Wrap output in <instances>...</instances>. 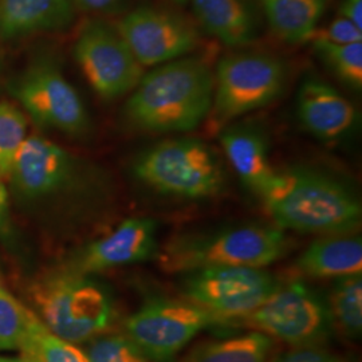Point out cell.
<instances>
[{
  "mask_svg": "<svg viewBox=\"0 0 362 362\" xmlns=\"http://www.w3.org/2000/svg\"><path fill=\"white\" fill-rule=\"evenodd\" d=\"M258 196L281 230L341 235L361 226L358 197L344 182L315 169L274 170Z\"/></svg>",
  "mask_w": 362,
  "mask_h": 362,
  "instance_id": "1",
  "label": "cell"
},
{
  "mask_svg": "<svg viewBox=\"0 0 362 362\" xmlns=\"http://www.w3.org/2000/svg\"><path fill=\"white\" fill-rule=\"evenodd\" d=\"M214 71L206 61L182 57L144 74L125 105V118L149 133H185L207 119Z\"/></svg>",
  "mask_w": 362,
  "mask_h": 362,
  "instance_id": "2",
  "label": "cell"
},
{
  "mask_svg": "<svg viewBox=\"0 0 362 362\" xmlns=\"http://www.w3.org/2000/svg\"><path fill=\"white\" fill-rule=\"evenodd\" d=\"M288 240L279 227L246 224L215 233L182 235L170 240L160 255L170 272L208 267L263 269L282 258Z\"/></svg>",
  "mask_w": 362,
  "mask_h": 362,
  "instance_id": "3",
  "label": "cell"
},
{
  "mask_svg": "<svg viewBox=\"0 0 362 362\" xmlns=\"http://www.w3.org/2000/svg\"><path fill=\"white\" fill-rule=\"evenodd\" d=\"M133 172L158 194L194 200L219 194L227 181L216 151L191 137L168 139L145 149L136 158Z\"/></svg>",
  "mask_w": 362,
  "mask_h": 362,
  "instance_id": "4",
  "label": "cell"
},
{
  "mask_svg": "<svg viewBox=\"0 0 362 362\" xmlns=\"http://www.w3.org/2000/svg\"><path fill=\"white\" fill-rule=\"evenodd\" d=\"M33 300L45 326L71 344L93 339L113 321L110 298L73 269L40 279L33 287Z\"/></svg>",
  "mask_w": 362,
  "mask_h": 362,
  "instance_id": "5",
  "label": "cell"
},
{
  "mask_svg": "<svg viewBox=\"0 0 362 362\" xmlns=\"http://www.w3.org/2000/svg\"><path fill=\"white\" fill-rule=\"evenodd\" d=\"M287 70L281 59L240 52L220 59L214 73V97L208 121L220 132L236 118L275 101L285 89Z\"/></svg>",
  "mask_w": 362,
  "mask_h": 362,
  "instance_id": "6",
  "label": "cell"
},
{
  "mask_svg": "<svg viewBox=\"0 0 362 362\" xmlns=\"http://www.w3.org/2000/svg\"><path fill=\"white\" fill-rule=\"evenodd\" d=\"M240 320L296 348L321 345L334 327L327 300L300 279L279 286L258 309Z\"/></svg>",
  "mask_w": 362,
  "mask_h": 362,
  "instance_id": "7",
  "label": "cell"
},
{
  "mask_svg": "<svg viewBox=\"0 0 362 362\" xmlns=\"http://www.w3.org/2000/svg\"><path fill=\"white\" fill-rule=\"evenodd\" d=\"M279 286V279L263 269L208 267L185 272L181 293L220 324L240 320L258 309Z\"/></svg>",
  "mask_w": 362,
  "mask_h": 362,
  "instance_id": "8",
  "label": "cell"
},
{
  "mask_svg": "<svg viewBox=\"0 0 362 362\" xmlns=\"http://www.w3.org/2000/svg\"><path fill=\"white\" fill-rule=\"evenodd\" d=\"M219 321L188 300L151 298L125 322V336L149 361L170 362L194 337Z\"/></svg>",
  "mask_w": 362,
  "mask_h": 362,
  "instance_id": "9",
  "label": "cell"
},
{
  "mask_svg": "<svg viewBox=\"0 0 362 362\" xmlns=\"http://www.w3.org/2000/svg\"><path fill=\"white\" fill-rule=\"evenodd\" d=\"M74 57L93 90L104 100H116L139 85L144 66L117 30L100 22L85 27L74 46Z\"/></svg>",
  "mask_w": 362,
  "mask_h": 362,
  "instance_id": "10",
  "label": "cell"
},
{
  "mask_svg": "<svg viewBox=\"0 0 362 362\" xmlns=\"http://www.w3.org/2000/svg\"><path fill=\"white\" fill-rule=\"evenodd\" d=\"M117 33L144 67L187 57L199 43V33L180 15L153 7H139L125 15Z\"/></svg>",
  "mask_w": 362,
  "mask_h": 362,
  "instance_id": "11",
  "label": "cell"
},
{
  "mask_svg": "<svg viewBox=\"0 0 362 362\" xmlns=\"http://www.w3.org/2000/svg\"><path fill=\"white\" fill-rule=\"evenodd\" d=\"M13 94L31 118L45 128L81 136L90 127L79 94L54 66L38 65L28 70Z\"/></svg>",
  "mask_w": 362,
  "mask_h": 362,
  "instance_id": "12",
  "label": "cell"
},
{
  "mask_svg": "<svg viewBox=\"0 0 362 362\" xmlns=\"http://www.w3.org/2000/svg\"><path fill=\"white\" fill-rule=\"evenodd\" d=\"M77 160L65 149L38 136L26 137L15 156L10 177L28 197L54 194L77 176Z\"/></svg>",
  "mask_w": 362,
  "mask_h": 362,
  "instance_id": "13",
  "label": "cell"
},
{
  "mask_svg": "<svg viewBox=\"0 0 362 362\" xmlns=\"http://www.w3.org/2000/svg\"><path fill=\"white\" fill-rule=\"evenodd\" d=\"M158 255L157 224L149 218L124 220L113 233L86 247L78 255L73 270L100 272L140 263Z\"/></svg>",
  "mask_w": 362,
  "mask_h": 362,
  "instance_id": "14",
  "label": "cell"
},
{
  "mask_svg": "<svg viewBox=\"0 0 362 362\" xmlns=\"http://www.w3.org/2000/svg\"><path fill=\"white\" fill-rule=\"evenodd\" d=\"M302 127L322 141H337L356 128L358 112L349 100L318 78L305 79L298 90Z\"/></svg>",
  "mask_w": 362,
  "mask_h": 362,
  "instance_id": "15",
  "label": "cell"
},
{
  "mask_svg": "<svg viewBox=\"0 0 362 362\" xmlns=\"http://www.w3.org/2000/svg\"><path fill=\"white\" fill-rule=\"evenodd\" d=\"M220 144L240 180L252 192L260 194L275 170L269 158L264 137L252 128L233 127L220 133Z\"/></svg>",
  "mask_w": 362,
  "mask_h": 362,
  "instance_id": "16",
  "label": "cell"
},
{
  "mask_svg": "<svg viewBox=\"0 0 362 362\" xmlns=\"http://www.w3.org/2000/svg\"><path fill=\"white\" fill-rule=\"evenodd\" d=\"M297 267L311 278H342L361 274V238L349 233L321 238L305 250L298 259Z\"/></svg>",
  "mask_w": 362,
  "mask_h": 362,
  "instance_id": "17",
  "label": "cell"
},
{
  "mask_svg": "<svg viewBox=\"0 0 362 362\" xmlns=\"http://www.w3.org/2000/svg\"><path fill=\"white\" fill-rule=\"evenodd\" d=\"M73 0H0V34L13 38L69 25Z\"/></svg>",
  "mask_w": 362,
  "mask_h": 362,
  "instance_id": "18",
  "label": "cell"
},
{
  "mask_svg": "<svg viewBox=\"0 0 362 362\" xmlns=\"http://www.w3.org/2000/svg\"><path fill=\"white\" fill-rule=\"evenodd\" d=\"M199 23L230 47H242L257 37L254 15L246 0H192Z\"/></svg>",
  "mask_w": 362,
  "mask_h": 362,
  "instance_id": "19",
  "label": "cell"
},
{
  "mask_svg": "<svg viewBox=\"0 0 362 362\" xmlns=\"http://www.w3.org/2000/svg\"><path fill=\"white\" fill-rule=\"evenodd\" d=\"M272 33L298 45L310 40L322 18L327 0H260Z\"/></svg>",
  "mask_w": 362,
  "mask_h": 362,
  "instance_id": "20",
  "label": "cell"
},
{
  "mask_svg": "<svg viewBox=\"0 0 362 362\" xmlns=\"http://www.w3.org/2000/svg\"><path fill=\"white\" fill-rule=\"evenodd\" d=\"M272 348V337L252 332L203 344L194 348L184 362H267Z\"/></svg>",
  "mask_w": 362,
  "mask_h": 362,
  "instance_id": "21",
  "label": "cell"
},
{
  "mask_svg": "<svg viewBox=\"0 0 362 362\" xmlns=\"http://www.w3.org/2000/svg\"><path fill=\"white\" fill-rule=\"evenodd\" d=\"M19 350L26 362H89L86 353L55 336L31 310Z\"/></svg>",
  "mask_w": 362,
  "mask_h": 362,
  "instance_id": "22",
  "label": "cell"
},
{
  "mask_svg": "<svg viewBox=\"0 0 362 362\" xmlns=\"http://www.w3.org/2000/svg\"><path fill=\"white\" fill-rule=\"evenodd\" d=\"M333 324L351 338L361 336L362 276L361 274L337 278L336 285L327 300Z\"/></svg>",
  "mask_w": 362,
  "mask_h": 362,
  "instance_id": "23",
  "label": "cell"
},
{
  "mask_svg": "<svg viewBox=\"0 0 362 362\" xmlns=\"http://www.w3.org/2000/svg\"><path fill=\"white\" fill-rule=\"evenodd\" d=\"M317 55L333 74L356 90L362 89V42L337 45L322 39H313Z\"/></svg>",
  "mask_w": 362,
  "mask_h": 362,
  "instance_id": "24",
  "label": "cell"
},
{
  "mask_svg": "<svg viewBox=\"0 0 362 362\" xmlns=\"http://www.w3.org/2000/svg\"><path fill=\"white\" fill-rule=\"evenodd\" d=\"M26 118L15 106L0 104V177H8L13 158L26 140Z\"/></svg>",
  "mask_w": 362,
  "mask_h": 362,
  "instance_id": "25",
  "label": "cell"
},
{
  "mask_svg": "<svg viewBox=\"0 0 362 362\" xmlns=\"http://www.w3.org/2000/svg\"><path fill=\"white\" fill-rule=\"evenodd\" d=\"M30 309L0 285V350L19 349Z\"/></svg>",
  "mask_w": 362,
  "mask_h": 362,
  "instance_id": "26",
  "label": "cell"
},
{
  "mask_svg": "<svg viewBox=\"0 0 362 362\" xmlns=\"http://www.w3.org/2000/svg\"><path fill=\"white\" fill-rule=\"evenodd\" d=\"M89 362H149L127 336H106L91 341L86 351Z\"/></svg>",
  "mask_w": 362,
  "mask_h": 362,
  "instance_id": "27",
  "label": "cell"
},
{
  "mask_svg": "<svg viewBox=\"0 0 362 362\" xmlns=\"http://www.w3.org/2000/svg\"><path fill=\"white\" fill-rule=\"evenodd\" d=\"M313 39H322L337 45L357 43L362 42V28L341 16L334 19L322 30H315L314 34L311 35L310 40Z\"/></svg>",
  "mask_w": 362,
  "mask_h": 362,
  "instance_id": "28",
  "label": "cell"
},
{
  "mask_svg": "<svg viewBox=\"0 0 362 362\" xmlns=\"http://www.w3.org/2000/svg\"><path fill=\"white\" fill-rule=\"evenodd\" d=\"M334 354L318 346H299L278 356L272 362H339Z\"/></svg>",
  "mask_w": 362,
  "mask_h": 362,
  "instance_id": "29",
  "label": "cell"
},
{
  "mask_svg": "<svg viewBox=\"0 0 362 362\" xmlns=\"http://www.w3.org/2000/svg\"><path fill=\"white\" fill-rule=\"evenodd\" d=\"M124 0H73L81 11L85 13H104L113 10Z\"/></svg>",
  "mask_w": 362,
  "mask_h": 362,
  "instance_id": "30",
  "label": "cell"
},
{
  "mask_svg": "<svg viewBox=\"0 0 362 362\" xmlns=\"http://www.w3.org/2000/svg\"><path fill=\"white\" fill-rule=\"evenodd\" d=\"M339 13L342 18L362 28V0H344Z\"/></svg>",
  "mask_w": 362,
  "mask_h": 362,
  "instance_id": "31",
  "label": "cell"
},
{
  "mask_svg": "<svg viewBox=\"0 0 362 362\" xmlns=\"http://www.w3.org/2000/svg\"><path fill=\"white\" fill-rule=\"evenodd\" d=\"M8 197H7V191L3 185V182L0 181V226H3V223L6 221L7 218V211H8Z\"/></svg>",
  "mask_w": 362,
  "mask_h": 362,
  "instance_id": "32",
  "label": "cell"
},
{
  "mask_svg": "<svg viewBox=\"0 0 362 362\" xmlns=\"http://www.w3.org/2000/svg\"><path fill=\"white\" fill-rule=\"evenodd\" d=\"M0 362H26L22 357L19 358H13V357H3L0 356Z\"/></svg>",
  "mask_w": 362,
  "mask_h": 362,
  "instance_id": "33",
  "label": "cell"
},
{
  "mask_svg": "<svg viewBox=\"0 0 362 362\" xmlns=\"http://www.w3.org/2000/svg\"><path fill=\"white\" fill-rule=\"evenodd\" d=\"M172 1H175V3H185V1H188V0H172Z\"/></svg>",
  "mask_w": 362,
  "mask_h": 362,
  "instance_id": "34",
  "label": "cell"
},
{
  "mask_svg": "<svg viewBox=\"0 0 362 362\" xmlns=\"http://www.w3.org/2000/svg\"><path fill=\"white\" fill-rule=\"evenodd\" d=\"M339 362H356V361H342V360H341V361Z\"/></svg>",
  "mask_w": 362,
  "mask_h": 362,
  "instance_id": "35",
  "label": "cell"
}]
</instances>
